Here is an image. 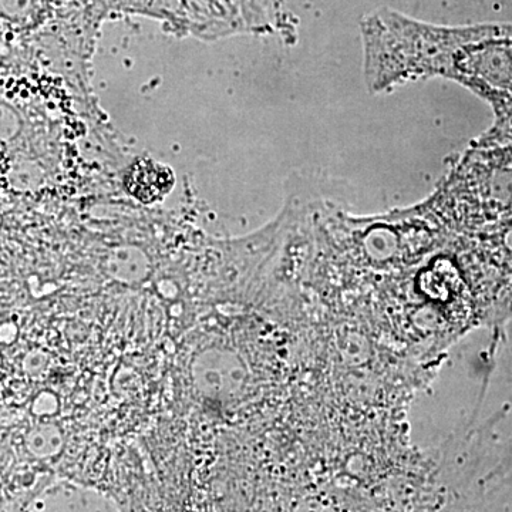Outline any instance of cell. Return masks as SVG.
I'll list each match as a JSON object with an SVG mask.
<instances>
[{
    "mask_svg": "<svg viewBox=\"0 0 512 512\" xmlns=\"http://www.w3.org/2000/svg\"><path fill=\"white\" fill-rule=\"evenodd\" d=\"M362 40L372 92L446 77L491 107L512 106V23L450 28L383 9L363 20Z\"/></svg>",
    "mask_w": 512,
    "mask_h": 512,
    "instance_id": "obj_1",
    "label": "cell"
},
{
    "mask_svg": "<svg viewBox=\"0 0 512 512\" xmlns=\"http://www.w3.org/2000/svg\"><path fill=\"white\" fill-rule=\"evenodd\" d=\"M174 184L173 173L154 161H140L134 165L127 178V187L138 200L156 202L171 191Z\"/></svg>",
    "mask_w": 512,
    "mask_h": 512,
    "instance_id": "obj_2",
    "label": "cell"
}]
</instances>
